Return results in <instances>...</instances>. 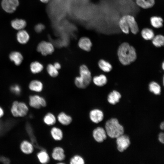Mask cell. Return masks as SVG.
Returning a JSON list of instances; mask_svg holds the SVG:
<instances>
[{
    "instance_id": "1",
    "label": "cell",
    "mask_w": 164,
    "mask_h": 164,
    "mask_svg": "<svg viewBox=\"0 0 164 164\" xmlns=\"http://www.w3.org/2000/svg\"><path fill=\"white\" fill-rule=\"evenodd\" d=\"M118 55L119 61L123 65H128L134 62L137 58L134 48L128 43L124 42L119 46Z\"/></svg>"
},
{
    "instance_id": "2",
    "label": "cell",
    "mask_w": 164,
    "mask_h": 164,
    "mask_svg": "<svg viewBox=\"0 0 164 164\" xmlns=\"http://www.w3.org/2000/svg\"><path fill=\"white\" fill-rule=\"evenodd\" d=\"M119 25L121 31L124 33L128 34L130 30L134 34L139 31V28L134 17L131 15H126L120 19Z\"/></svg>"
},
{
    "instance_id": "3",
    "label": "cell",
    "mask_w": 164,
    "mask_h": 164,
    "mask_svg": "<svg viewBox=\"0 0 164 164\" xmlns=\"http://www.w3.org/2000/svg\"><path fill=\"white\" fill-rule=\"evenodd\" d=\"M80 75L76 77L74 84L79 88L84 89L90 84L92 79L91 72L86 65H81L79 67Z\"/></svg>"
},
{
    "instance_id": "4",
    "label": "cell",
    "mask_w": 164,
    "mask_h": 164,
    "mask_svg": "<svg viewBox=\"0 0 164 164\" xmlns=\"http://www.w3.org/2000/svg\"><path fill=\"white\" fill-rule=\"evenodd\" d=\"M105 130L107 135L112 138H116L124 134L123 127L116 118H112L108 120L105 125Z\"/></svg>"
},
{
    "instance_id": "5",
    "label": "cell",
    "mask_w": 164,
    "mask_h": 164,
    "mask_svg": "<svg viewBox=\"0 0 164 164\" xmlns=\"http://www.w3.org/2000/svg\"><path fill=\"white\" fill-rule=\"evenodd\" d=\"M11 111L15 117H23L27 115L28 108L24 103L15 101L12 103Z\"/></svg>"
},
{
    "instance_id": "6",
    "label": "cell",
    "mask_w": 164,
    "mask_h": 164,
    "mask_svg": "<svg viewBox=\"0 0 164 164\" xmlns=\"http://www.w3.org/2000/svg\"><path fill=\"white\" fill-rule=\"evenodd\" d=\"M37 51L43 56L50 55L54 52V47L53 44L50 42L42 41L38 45Z\"/></svg>"
},
{
    "instance_id": "7",
    "label": "cell",
    "mask_w": 164,
    "mask_h": 164,
    "mask_svg": "<svg viewBox=\"0 0 164 164\" xmlns=\"http://www.w3.org/2000/svg\"><path fill=\"white\" fill-rule=\"evenodd\" d=\"M116 138L117 149L120 152H123L126 150L130 145V138L127 135L123 134Z\"/></svg>"
},
{
    "instance_id": "8",
    "label": "cell",
    "mask_w": 164,
    "mask_h": 164,
    "mask_svg": "<svg viewBox=\"0 0 164 164\" xmlns=\"http://www.w3.org/2000/svg\"><path fill=\"white\" fill-rule=\"evenodd\" d=\"M29 104L32 108L39 109L41 107H46V102L43 97L38 95H34L29 97Z\"/></svg>"
},
{
    "instance_id": "9",
    "label": "cell",
    "mask_w": 164,
    "mask_h": 164,
    "mask_svg": "<svg viewBox=\"0 0 164 164\" xmlns=\"http://www.w3.org/2000/svg\"><path fill=\"white\" fill-rule=\"evenodd\" d=\"M19 0H2V7L8 13H12L16 10L19 5Z\"/></svg>"
},
{
    "instance_id": "10",
    "label": "cell",
    "mask_w": 164,
    "mask_h": 164,
    "mask_svg": "<svg viewBox=\"0 0 164 164\" xmlns=\"http://www.w3.org/2000/svg\"><path fill=\"white\" fill-rule=\"evenodd\" d=\"M92 136L95 140L99 143L103 142L107 138L105 130L100 127H97L93 130Z\"/></svg>"
},
{
    "instance_id": "11",
    "label": "cell",
    "mask_w": 164,
    "mask_h": 164,
    "mask_svg": "<svg viewBox=\"0 0 164 164\" xmlns=\"http://www.w3.org/2000/svg\"><path fill=\"white\" fill-rule=\"evenodd\" d=\"M91 120L95 123H98L103 120L104 114L103 111L98 109L91 110L89 113Z\"/></svg>"
},
{
    "instance_id": "12",
    "label": "cell",
    "mask_w": 164,
    "mask_h": 164,
    "mask_svg": "<svg viewBox=\"0 0 164 164\" xmlns=\"http://www.w3.org/2000/svg\"><path fill=\"white\" fill-rule=\"evenodd\" d=\"M51 155L54 160L58 161H62L65 158L64 150L60 147L54 148L53 150Z\"/></svg>"
},
{
    "instance_id": "13",
    "label": "cell",
    "mask_w": 164,
    "mask_h": 164,
    "mask_svg": "<svg viewBox=\"0 0 164 164\" xmlns=\"http://www.w3.org/2000/svg\"><path fill=\"white\" fill-rule=\"evenodd\" d=\"M78 45L81 49L87 52L91 50L92 45L90 39L86 37L80 38L78 41Z\"/></svg>"
},
{
    "instance_id": "14",
    "label": "cell",
    "mask_w": 164,
    "mask_h": 164,
    "mask_svg": "<svg viewBox=\"0 0 164 164\" xmlns=\"http://www.w3.org/2000/svg\"><path fill=\"white\" fill-rule=\"evenodd\" d=\"M58 121L63 125H68L72 122V117L65 112H61L59 113L57 117Z\"/></svg>"
},
{
    "instance_id": "15",
    "label": "cell",
    "mask_w": 164,
    "mask_h": 164,
    "mask_svg": "<svg viewBox=\"0 0 164 164\" xmlns=\"http://www.w3.org/2000/svg\"><path fill=\"white\" fill-rule=\"evenodd\" d=\"M20 147L22 152L26 154L32 153L34 150L33 146L32 144L27 140L23 141L21 143Z\"/></svg>"
},
{
    "instance_id": "16",
    "label": "cell",
    "mask_w": 164,
    "mask_h": 164,
    "mask_svg": "<svg viewBox=\"0 0 164 164\" xmlns=\"http://www.w3.org/2000/svg\"><path fill=\"white\" fill-rule=\"evenodd\" d=\"M16 37L18 42L22 44L26 43L29 39V34L26 31L23 29L19 31L17 34Z\"/></svg>"
},
{
    "instance_id": "17",
    "label": "cell",
    "mask_w": 164,
    "mask_h": 164,
    "mask_svg": "<svg viewBox=\"0 0 164 164\" xmlns=\"http://www.w3.org/2000/svg\"><path fill=\"white\" fill-rule=\"evenodd\" d=\"M121 97V95L118 92L113 91L108 94L107 100L109 103L114 105L119 101Z\"/></svg>"
},
{
    "instance_id": "18",
    "label": "cell",
    "mask_w": 164,
    "mask_h": 164,
    "mask_svg": "<svg viewBox=\"0 0 164 164\" xmlns=\"http://www.w3.org/2000/svg\"><path fill=\"white\" fill-rule=\"evenodd\" d=\"M10 60L14 62L15 64L17 66L20 65L23 59L22 54L18 52L14 51L10 53L9 55Z\"/></svg>"
},
{
    "instance_id": "19",
    "label": "cell",
    "mask_w": 164,
    "mask_h": 164,
    "mask_svg": "<svg viewBox=\"0 0 164 164\" xmlns=\"http://www.w3.org/2000/svg\"><path fill=\"white\" fill-rule=\"evenodd\" d=\"M50 134L53 138L55 140H61L63 137V132L62 130L57 127H53L50 130Z\"/></svg>"
},
{
    "instance_id": "20",
    "label": "cell",
    "mask_w": 164,
    "mask_h": 164,
    "mask_svg": "<svg viewBox=\"0 0 164 164\" xmlns=\"http://www.w3.org/2000/svg\"><path fill=\"white\" fill-rule=\"evenodd\" d=\"M29 89L34 91L40 92L43 89V85L42 82L37 80H34L31 81L29 85Z\"/></svg>"
},
{
    "instance_id": "21",
    "label": "cell",
    "mask_w": 164,
    "mask_h": 164,
    "mask_svg": "<svg viewBox=\"0 0 164 164\" xmlns=\"http://www.w3.org/2000/svg\"><path fill=\"white\" fill-rule=\"evenodd\" d=\"M11 25L14 29L19 30L23 29L26 26V22L24 19H15L11 21Z\"/></svg>"
},
{
    "instance_id": "22",
    "label": "cell",
    "mask_w": 164,
    "mask_h": 164,
    "mask_svg": "<svg viewBox=\"0 0 164 164\" xmlns=\"http://www.w3.org/2000/svg\"><path fill=\"white\" fill-rule=\"evenodd\" d=\"M137 5L144 9L150 8L154 5L155 0H135Z\"/></svg>"
},
{
    "instance_id": "23",
    "label": "cell",
    "mask_w": 164,
    "mask_h": 164,
    "mask_svg": "<svg viewBox=\"0 0 164 164\" xmlns=\"http://www.w3.org/2000/svg\"><path fill=\"white\" fill-rule=\"evenodd\" d=\"M94 84L97 86L101 87L105 85L107 83V79L106 76L101 74L95 76L93 79Z\"/></svg>"
},
{
    "instance_id": "24",
    "label": "cell",
    "mask_w": 164,
    "mask_h": 164,
    "mask_svg": "<svg viewBox=\"0 0 164 164\" xmlns=\"http://www.w3.org/2000/svg\"><path fill=\"white\" fill-rule=\"evenodd\" d=\"M39 162L42 164L48 163L50 161V157L47 152L44 150L39 152L37 155Z\"/></svg>"
},
{
    "instance_id": "25",
    "label": "cell",
    "mask_w": 164,
    "mask_h": 164,
    "mask_svg": "<svg viewBox=\"0 0 164 164\" xmlns=\"http://www.w3.org/2000/svg\"><path fill=\"white\" fill-rule=\"evenodd\" d=\"M142 38L146 40H151L155 36L153 30L150 28H146L143 29L141 32Z\"/></svg>"
},
{
    "instance_id": "26",
    "label": "cell",
    "mask_w": 164,
    "mask_h": 164,
    "mask_svg": "<svg viewBox=\"0 0 164 164\" xmlns=\"http://www.w3.org/2000/svg\"><path fill=\"white\" fill-rule=\"evenodd\" d=\"M150 20L151 25L155 28H159L163 26V20L160 17L152 16L150 18Z\"/></svg>"
},
{
    "instance_id": "27",
    "label": "cell",
    "mask_w": 164,
    "mask_h": 164,
    "mask_svg": "<svg viewBox=\"0 0 164 164\" xmlns=\"http://www.w3.org/2000/svg\"><path fill=\"white\" fill-rule=\"evenodd\" d=\"M43 121L46 125L49 126H51L56 123V118L53 113L49 112L44 116Z\"/></svg>"
},
{
    "instance_id": "28",
    "label": "cell",
    "mask_w": 164,
    "mask_h": 164,
    "mask_svg": "<svg viewBox=\"0 0 164 164\" xmlns=\"http://www.w3.org/2000/svg\"><path fill=\"white\" fill-rule=\"evenodd\" d=\"M43 69L42 64L38 61L33 62L30 65L31 72L33 73L36 74L41 72Z\"/></svg>"
},
{
    "instance_id": "29",
    "label": "cell",
    "mask_w": 164,
    "mask_h": 164,
    "mask_svg": "<svg viewBox=\"0 0 164 164\" xmlns=\"http://www.w3.org/2000/svg\"><path fill=\"white\" fill-rule=\"evenodd\" d=\"M99 68L103 71L106 72L110 71L112 69L111 65L108 62L104 60H100L98 62Z\"/></svg>"
},
{
    "instance_id": "30",
    "label": "cell",
    "mask_w": 164,
    "mask_h": 164,
    "mask_svg": "<svg viewBox=\"0 0 164 164\" xmlns=\"http://www.w3.org/2000/svg\"><path fill=\"white\" fill-rule=\"evenodd\" d=\"M153 44L156 47H160L164 44V37L161 35L155 36L152 39Z\"/></svg>"
},
{
    "instance_id": "31",
    "label": "cell",
    "mask_w": 164,
    "mask_h": 164,
    "mask_svg": "<svg viewBox=\"0 0 164 164\" xmlns=\"http://www.w3.org/2000/svg\"><path fill=\"white\" fill-rule=\"evenodd\" d=\"M149 91L155 95H159L161 91L160 85L156 82L153 81L150 83L149 85Z\"/></svg>"
},
{
    "instance_id": "32",
    "label": "cell",
    "mask_w": 164,
    "mask_h": 164,
    "mask_svg": "<svg viewBox=\"0 0 164 164\" xmlns=\"http://www.w3.org/2000/svg\"><path fill=\"white\" fill-rule=\"evenodd\" d=\"M46 70L48 73L51 77H55L59 74L58 70L51 64H48L46 67Z\"/></svg>"
},
{
    "instance_id": "33",
    "label": "cell",
    "mask_w": 164,
    "mask_h": 164,
    "mask_svg": "<svg viewBox=\"0 0 164 164\" xmlns=\"http://www.w3.org/2000/svg\"><path fill=\"white\" fill-rule=\"evenodd\" d=\"M70 163L71 164H84L85 161L84 158L79 155L73 156L70 159Z\"/></svg>"
},
{
    "instance_id": "34",
    "label": "cell",
    "mask_w": 164,
    "mask_h": 164,
    "mask_svg": "<svg viewBox=\"0 0 164 164\" xmlns=\"http://www.w3.org/2000/svg\"><path fill=\"white\" fill-rule=\"evenodd\" d=\"M11 90L12 92L17 95L20 94L21 92L20 87L17 85H14L12 86L11 87Z\"/></svg>"
},
{
    "instance_id": "35",
    "label": "cell",
    "mask_w": 164,
    "mask_h": 164,
    "mask_svg": "<svg viewBox=\"0 0 164 164\" xmlns=\"http://www.w3.org/2000/svg\"><path fill=\"white\" fill-rule=\"evenodd\" d=\"M45 27L43 24L39 23L35 26L34 29L36 32L39 33L41 32L45 29Z\"/></svg>"
},
{
    "instance_id": "36",
    "label": "cell",
    "mask_w": 164,
    "mask_h": 164,
    "mask_svg": "<svg viewBox=\"0 0 164 164\" xmlns=\"http://www.w3.org/2000/svg\"><path fill=\"white\" fill-rule=\"evenodd\" d=\"M158 140L162 143H164V134L163 132L160 133L158 136Z\"/></svg>"
},
{
    "instance_id": "37",
    "label": "cell",
    "mask_w": 164,
    "mask_h": 164,
    "mask_svg": "<svg viewBox=\"0 0 164 164\" xmlns=\"http://www.w3.org/2000/svg\"><path fill=\"white\" fill-rule=\"evenodd\" d=\"M54 67L58 70L61 69V66L60 63L58 62H56L53 64Z\"/></svg>"
},
{
    "instance_id": "38",
    "label": "cell",
    "mask_w": 164,
    "mask_h": 164,
    "mask_svg": "<svg viewBox=\"0 0 164 164\" xmlns=\"http://www.w3.org/2000/svg\"><path fill=\"white\" fill-rule=\"evenodd\" d=\"M4 114V111L3 109L0 107V118H1Z\"/></svg>"
},
{
    "instance_id": "39",
    "label": "cell",
    "mask_w": 164,
    "mask_h": 164,
    "mask_svg": "<svg viewBox=\"0 0 164 164\" xmlns=\"http://www.w3.org/2000/svg\"><path fill=\"white\" fill-rule=\"evenodd\" d=\"M160 128L162 130H163L164 128V122L163 121L160 124Z\"/></svg>"
},
{
    "instance_id": "40",
    "label": "cell",
    "mask_w": 164,
    "mask_h": 164,
    "mask_svg": "<svg viewBox=\"0 0 164 164\" xmlns=\"http://www.w3.org/2000/svg\"><path fill=\"white\" fill-rule=\"evenodd\" d=\"M40 1L43 3H47L50 0H40Z\"/></svg>"
},
{
    "instance_id": "41",
    "label": "cell",
    "mask_w": 164,
    "mask_h": 164,
    "mask_svg": "<svg viewBox=\"0 0 164 164\" xmlns=\"http://www.w3.org/2000/svg\"><path fill=\"white\" fill-rule=\"evenodd\" d=\"M164 63L163 62L162 64V68L163 70L164 69Z\"/></svg>"
}]
</instances>
